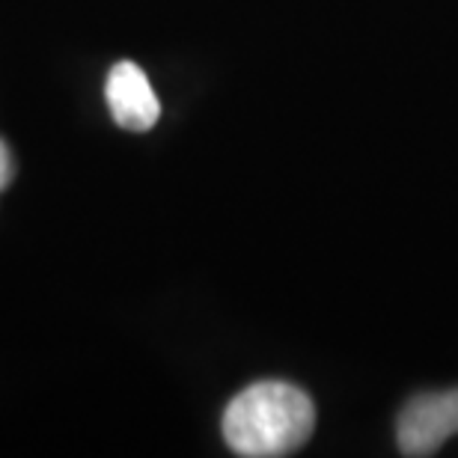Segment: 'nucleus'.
Masks as SVG:
<instances>
[{"instance_id":"nucleus-1","label":"nucleus","mask_w":458,"mask_h":458,"mask_svg":"<svg viewBox=\"0 0 458 458\" xmlns=\"http://www.w3.org/2000/svg\"><path fill=\"white\" fill-rule=\"evenodd\" d=\"M313 428V399L289 381H256L224 411L229 450L244 458L292 455L310 441Z\"/></svg>"},{"instance_id":"nucleus-2","label":"nucleus","mask_w":458,"mask_h":458,"mask_svg":"<svg viewBox=\"0 0 458 458\" xmlns=\"http://www.w3.org/2000/svg\"><path fill=\"white\" fill-rule=\"evenodd\" d=\"M458 435V387L420 393L408 399L396 420L399 453L408 458H426L441 450L446 437Z\"/></svg>"},{"instance_id":"nucleus-3","label":"nucleus","mask_w":458,"mask_h":458,"mask_svg":"<svg viewBox=\"0 0 458 458\" xmlns=\"http://www.w3.org/2000/svg\"><path fill=\"white\" fill-rule=\"evenodd\" d=\"M105 98H107V107H111L114 123L119 128H125V131H134V134L149 131L161 116L158 96H155L149 78H146V72L131 60L116 63L111 69L107 84H105Z\"/></svg>"},{"instance_id":"nucleus-4","label":"nucleus","mask_w":458,"mask_h":458,"mask_svg":"<svg viewBox=\"0 0 458 458\" xmlns=\"http://www.w3.org/2000/svg\"><path fill=\"white\" fill-rule=\"evenodd\" d=\"M13 173H15V164H13V152H9L6 140L0 137V194L6 191V185L13 182Z\"/></svg>"}]
</instances>
